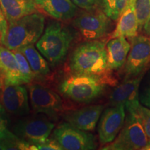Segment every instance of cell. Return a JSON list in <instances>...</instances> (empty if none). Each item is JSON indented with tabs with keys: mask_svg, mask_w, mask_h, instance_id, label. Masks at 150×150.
Wrapping results in <instances>:
<instances>
[{
	"mask_svg": "<svg viewBox=\"0 0 150 150\" xmlns=\"http://www.w3.org/2000/svg\"><path fill=\"white\" fill-rule=\"evenodd\" d=\"M30 104L33 112L43 113L52 120H58L65 112L64 102L61 95L40 82L28 84Z\"/></svg>",
	"mask_w": 150,
	"mask_h": 150,
	"instance_id": "cell-6",
	"label": "cell"
},
{
	"mask_svg": "<svg viewBox=\"0 0 150 150\" xmlns=\"http://www.w3.org/2000/svg\"><path fill=\"white\" fill-rule=\"evenodd\" d=\"M127 111L121 131L113 141L105 145L103 150H138L147 145L148 137L136 115Z\"/></svg>",
	"mask_w": 150,
	"mask_h": 150,
	"instance_id": "cell-8",
	"label": "cell"
},
{
	"mask_svg": "<svg viewBox=\"0 0 150 150\" xmlns=\"http://www.w3.org/2000/svg\"><path fill=\"white\" fill-rule=\"evenodd\" d=\"M79 33L60 20L49 22L36 42V47L52 67L65 61L71 46Z\"/></svg>",
	"mask_w": 150,
	"mask_h": 150,
	"instance_id": "cell-2",
	"label": "cell"
},
{
	"mask_svg": "<svg viewBox=\"0 0 150 150\" xmlns=\"http://www.w3.org/2000/svg\"><path fill=\"white\" fill-rule=\"evenodd\" d=\"M8 29V22L0 6V44L2 45Z\"/></svg>",
	"mask_w": 150,
	"mask_h": 150,
	"instance_id": "cell-29",
	"label": "cell"
},
{
	"mask_svg": "<svg viewBox=\"0 0 150 150\" xmlns=\"http://www.w3.org/2000/svg\"><path fill=\"white\" fill-rule=\"evenodd\" d=\"M129 38L131 50L124 67V79L139 76L150 67V37L138 35Z\"/></svg>",
	"mask_w": 150,
	"mask_h": 150,
	"instance_id": "cell-10",
	"label": "cell"
},
{
	"mask_svg": "<svg viewBox=\"0 0 150 150\" xmlns=\"http://www.w3.org/2000/svg\"><path fill=\"white\" fill-rule=\"evenodd\" d=\"M136 12L138 31L150 34V0H136Z\"/></svg>",
	"mask_w": 150,
	"mask_h": 150,
	"instance_id": "cell-22",
	"label": "cell"
},
{
	"mask_svg": "<svg viewBox=\"0 0 150 150\" xmlns=\"http://www.w3.org/2000/svg\"><path fill=\"white\" fill-rule=\"evenodd\" d=\"M129 0H101L104 13L112 21H117L126 8Z\"/></svg>",
	"mask_w": 150,
	"mask_h": 150,
	"instance_id": "cell-23",
	"label": "cell"
},
{
	"mask_svg": "<svg viewBox=\"0 0 150 150\" xmlns=\"http://www.w3.org/2000/svg\"><path fill=\"white\" fill-rule=\"evenodd\" d=\"M0 6L8 23L38 13L35 0H0Z\"/></svg>",
	"mask_w": 150,
	"mask_h": 150,
	"instance_id": "cell-20",
	"label": "cell"
},
{
	"mask_svg": "<svg viewBox=\"0 0 150 150\" xmlns=\"http://www.w3.org/2000/svg\"><path fill=\"white\" fill-rule=\"evenodd\" d=\"M52 138L61 150H93L97 147L96 138L93 134L67 122L61 123L54 129Z\"/></svg>",
	"mask_w": 150,
	"mask_h": 150,
	"instance_id": "cell-9",
	"label": "cell"
},
{
	"mask_svg": "<svg viewBox=\"0 0 150 150\" xmlns=\"http://www.w3.org/2000/svg\"><path fill=\"white\" fill-rule=\"evenodd\" d=\"M79 8L84 11H92L99 8L101 4V0H72Z\"/></svg>",
	"mask_w": 150,
	"mask_h": 150,
	"instance_id": "cell-28",
	"label": "cell"
},
{
	"mask_svg": "<svg viewBox=\"0 0 150 150\" xmlns=\"http://www.w3.org/2000/svg\"><path fill=\"white\" fill-rule=\"evenodd\" d=\"M142 150H150V140H148L147 145L142 149Z\"/></svg>",
	"mask_w": 150,
	"mask_h": 150,
	"instance_id": "cell-32",
	"label": "cell"
},
{
	"mask_svg": "<svg viewBox=\"0 0 150 150\" xmlns=\"http://www.w3.org/2000/svg\"><path fill=\"white\" fill-rule=\"evenodd\" d=\"M29 92L23 85H4L0 104L7 115L20 117L31 112Z\"/></svg>",
	"mask_w": 150,
	"mask_h": 150,
	"instance_id": "cell-12",
	"label": "cell"
},
{
	"mask_svg": "<svg viewBox=\"0 0 150 150\" xmlns=\"http://www.w3.org/2000/svg\"><path fill=\"white\" fill-rule=\"evenodd\" d=\"M108 67L110 70L117 71L125 66L131 50V44L124 36L110 39L106 45Z\"/></svg>",
	"mask_w": 150,
	"mask_h": 150,
	"instance_id": "cell-17",
	"label": "cell"
},
{
	"mask_svg": "<svg viewBox=\"0 0 150 150\" xmlns=\"http://www.w3.org/2000/svg\"><path fill=\"white\" fill-rule=\"evenodd\" d=\"M112 20L103 10L97 8L84 11L76 15L72 26L85 40H101L109 34L112 29Z\"/></svg>",
	"mask_w": 150,
	"mask_h": 150,
	"instance_id": "cell-7",
	"label": "cell"
},
{
	"mask_svg": "<svg viewBox=\"0 0 150 150\" xmlns=\"http://www.w3.org/2000/svg\"><path fill=\"white\" fill-rule=\"evenodd\" d=\"M138 100L140 104L150 108V67L145 72L140 82Z\"/></svg>",
	"mask_w": 150,
	"mask_h": 150,
	"instance_id": "cell-25",
	"label": "cell"
},
{
	"mask_svg": "<svg viewBox=\"0 0 150 150\" xmlns=\"http://www.w3.org/2000/svg\"><path fill=\"white\" fill-rule=\"evenodd\" d=\"M3 86H4L3 79H2V78H1V75H0V98H1V92H2V90H3Z\"/></svg>",
	"mask_w": 150,
	"mask_h": 150,
	"instance_id": "cell-31",
	"label": "cell"
},
{
	"mask_svg": "<svg viewBox=\"0 0 150 150\" xmlns=\"http://www.w3.org/2000/svg\"><path fill=\"white\" fill-rule=\"evenodd\" d=\"M145 73L136 77L124 79L120 84L116 86L108 97L110 106L119 104L126 106L138 100V90Z\"/></svg>",
	"mask_w": 150,
	"mask_h": 150,
	"instance_id": "cell-14",
	"label": "cell"
},
{
	"mask_svg": "<svg viewBox=\"0 0 150 150\" xmlns=\"http://www.w3.org/2000/svg\"><path fill=\"white\" fill-rule=\"evenodd\" d=\"M12 149H33V145L22 141L18 138H0V150Z\"/></svg>",
	"mask_w": 150,
	"mask_h": 150,
	"instance_id": "cell-26",
	"label": "cell"
},
{
	"mask_svg": "<svg viewBox=\"0 0 150 150\" xmlns=\"http://www.w3.org/2000/svg\"><path fill=\"white\" fill-rule=\"evenodd\" d=\"M18 63L20 75L24 84H29L35 80L34 74L31 70L29 62L23 54L18 50H13Z\"/></svg>",
	"mask_w": 150,
	"mask_h": 150,
	"instance_id": "cell-24",
	"label": "cell"
},
{
	"mask_svg": "<svg viewBox=\"0 0 150 150\" xmlns=\"http://www.w3.org/2000/svg\"><path fill=\"white\" fill-rule=\"evenodd\" d=\"M106 84L95 76L70 72L62 79L58 89L61 95L73 102L88 104L104 93Z\"/></svg>",
	"mask_w": 150,
	"mask_h": 150,
	"instance_id": "cell-3",
	"label": "cell"
},
{
	"mask_svg": "<svg viewBox=\"0 0 150 150\" xmlns=\"http://www.w3.org/2000/svg\"><path fill=\"white\" fill-rule=\"evenodd\" d=\"M104 109V106L102 104L89 105L79 109L65 111L61 116L65 122L81 130L93 131Z\"/></svg>",
	"mask_w": 150,
	"mask_h": 150,
	"instance_id": "cell-13",
	"label": "cell"
},
{
	"mask_svg": "<svg viewBox=\"0 0 150 150\" xmlns=\"http://www.w3.org/2000/svg\"><path fill=\"white\" fill-rule=\"evenodd\" d=\"M136 0H129L126 8L117 20L115 30L110 39L117 37L133 38L138 35V24L136 12Z\"/></svg>",
	"mask_w": 150,
	"mask_h": 150,
	"instance_id": "cell-18",
	"label": "cell"
},
{
	"mask_svg": "<svg viewBox=\"0 0 150 150\" xmlns=\"http://www.w3.org/2000/svg\"><path fill=\"white\" fill-rule=\"evenodd\" d=\"M0 75L4 85H24L18 63L13 50L0 44Z\"/></svg>",
	"mask_w": 150,
	"mask_h": 150,
	"instance_id": "cell-15",
	"label": "cell"
},
{
	"mask_svg": "<svg viewBox=\"0 0 150 150\" xmlns=\"http://www.w3.org/2000/svg\"><path fill=\"white\" fill-rule=\"evenodd\" d=\"M17 50L21 52L29 62L34 74L35 80L39 81L49 79L51 74L50 63L40 52L35 49L34 44L29 45Z\"/></svg>",
	"mask_w": 150,
	"mask_h": 150,
	"instance_id": "cell-19",
	"label": "cell"
},
{
	"mask_svg": "<svg viewBox=\"0 0 150 150\" xmlns=\"http://www.w3.org/2000/svg\"><path fill=\"white\" fill-rule=\"evenodd\" d=\"M70 72L101 79L107 84L117 83L108 67L106 45L102 40H86L72 52L68 62Z\"/></svg>",
	"mask_w": 150,
	"mask_h": 150,
	"instance_id": "cell-1",
	"label": "cell"
},
{
	"mask_svg": "<svg viewBox=\"0 0 150 150\" xmlns=\"http://www.w3.org/2000/svg\"><path fill=\"white\" fill-rule=\"evenodd\" d=\"M40 8L52 18L60 21L72 20L77 15V6L72 0H35Z\"/></svg>",
	"mask_w": 150,
	"mask_h": 150,
	"instance_id": "cell-16",
	"label": "cell"
},
{
	"mask_svg": "<svg viewBox=\"0 0 150 150\" xmlns=\"http://www.w3.org/2000/svg\"><path fill=\"white\" fill-rule=\"evenodd\" d=\"M125 109L136 115L147 136L150 138V108L140 104L139 100H136L126 105Z\"/></svg>",
	"mask_w": 150,
	"mask_h": 150,
	"instance_id": "cell-21",
	"label": "cell"
},
{
	"mask_svg": "<svg viewBox=\"0 0 150 150\" xmlns=\"http://www.w3.org/2000/svg\"><path fill=\"white\" fill-rule=\"evenodd\" d=\"M8 115L6 113L1 105L0 104V138H18L13 131L8 128Z\"/></svg>",
	"mask_w": 150,
	"mask_h": 150,
	"instance_id": "cell-27",
	"label": "cell"
},
{
	"mask_svg": "<svg viewBox=\"0 0 150 150\" xmlns=\"http://www.w3.org/2000/svg\"><path fill=\"white\" fill-rule=\"evenodd\" d=\"M125 117V106L123 104L110 106L103 110L97 128L101 145H107L115 140L122 128Z\"/></svg>",
	"mask_w": 150,
	"mask_h": 150,
	"instance_id": "cell-11",
	"label": "cell"
},
{
	"mask_svg": "<svg viewBox=\"0 0 150 150\" xmlns=\"http://www.w3.org/2000/svg\"><path fill=\"white\" fill-rule=\"evenodd\" d=\"M54 127L55 123L51 118L35 112L19 117L13 125L12 131L22 141L35 145L47 141Z\"/></svg>",
	"mask_w": 150,
	"mask_h": 150,
	"instance_id": "cell-5",
	"label": "cell"
},
{
	"mask_svg": "<svg viewBox=\"0 0 150 150\" xmlns=\"http://www.w3.org/2000/svg\"><path fill=\"white\" fill-rule=\"evenodd\" d=\"M34 149L40 150H61V147L52 138L50 140L48 139L43 143L34 145Z\"/></svg>",
	"mask_w": 150,
	"mask_h": 150,
	"instance_id": "cell-30",
	"label": "cell"
},
{
	"mask_svg": "<svg viewBox=\"0 0 150 150\" xmlns=\"http://www.w3.org/2000/svg\"><path fill=\"white\" fill-rule=\"evenodd\" d=\"M45 24V16L39 13L28 15L8 23V29L2 45L11 50H17L35 44L44 32Z\"/></svg>",
	"mask_w": 150,
	"mask_h": 150,
	"instance_id": "cell-4",
	"label": "cell"
}]
</instances>
